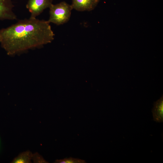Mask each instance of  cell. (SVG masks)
Segmentation results:
<instances>
[{
	"mask_svg": "<svg viewBox=\"0 0 163 163\" xmlns=\"http://www.w3.org/2000/svg\"><path fill=\"white\" fill-rule=\"evenodd\" d=\"M55 163H85L86 162L84 160L77 158L69 157L62 159H57Z\"/></svg>",
	"mask_w": 163,
	"mask_h": 163,
	"instance_id": "8",
	"label": "cell"
},
{
	"mask_svg": "<svg viewBox=\"0 0 163 163\" xmlns=\"http://www.w3.org/2000/svg\"><path fill=\"white\" fill-rule=\"evenodd\" d=\"M11 0H0V20H16Z\"/></svg>",
	"mask_w": 163,
	"mask_h": 163,
	"instance_id": "4",
	"label": "cell"
},
{
	"mask_svg": "<svg viewBox=\"0 0 163 163\" xmlns=\"http://www.w3.org/2000/svg\"><path fill=\"white\" fill-rule=\"evenodd\" d=\"M32 159L34 163H47L43 157L38 153L33 154Z\"/></svg>",
	"mask_w": 163,
	"mask_h": 163,
	"instance_id": "9",
	"label": "cell"
},
{
	"mask_svg": "<svg viewBox=\"0 0 163 163\" xmlns=\"http://www.w3.org/2000/svg\"><path fill=\"white\" fill-rule=\"evenodd\" d=\"M33 154L29 151L22 152L18 156L15 158L11 163H31Z\"/></svg>",
	"mask_w": 163,
	"mask_h": 163,
	"instance_id": "7",
	"label": "cell"
},
{
	"mask_svg": "<svg viewBox=\"0 0 163 163\" xmlns=\"http://www.w3.org/2000/svg\"><path fill=\"white\" fill-rule=\"evenodd\" d=\"M50 17L48 21L57 25L66 23L69 20L73 9L71 5L64 1L53 5L49 7Z\"/></svg>",
	"mask_w": 163,
	"mask_h": 163,
	"instance_id": "2",
	"label": "cell"
},
{
	"mask_svg": "<svg viewBox=\"0 0 163 163\" xmlns=\"http://www.w3.org/2000/svg\"><path fill=\"white\" fill-rule=\"evenodd\" d=\"M153 120L157 122H163V96L154 102L152 109Z\"/></svg>",
	"mask_w": 163,
	"mask_h": 163,
	"instance_id": "6",
	"label": "cell"
},
{
	"mask_svg": "<svg viewBox=\"0 0 163 163\" xmlns=\"http://www.w3.org/2000/svg\"><path fill=\"white\" fill-rule=\"evenodd\" d=\"M55 34L47 21L30 17L0 30V43L7 54L14 56L51 42Z\"/></svg>",
	"mask_w": 163,
	"mask_h": 163,
	"instance_id": "1",
	"label": "cell"
},
{
	"mask_svg": "<svg viewBox=\"0 0 163 163\" xmlns=\"http://www.w3.org/2000/svg\"><path fill=\"white\" fill-rule=\"evenodd\" d=\"M100 0H72L71 5L73 8L78 11H90L97 6Z\"/></svg>",
	"mask_w": 163,
	"mask_h": 163,
	"instance_id": "5",
	"label": "cell"
},
{
	"mask_svg": "<svg viewBox=\"0 0 163 163\" xmlns=\"http://www.w3.org/2000/svg\"><path fill=\"white\" fill-rule=\"evenodd\" d=\"M53 0H28L26 8L30 13V18H35L43 11L49 8L52 4Z\"/></svg>",
	"mask_w": 163,
	"mask_h": 163,
	"instance_id": "3",
	"label": "cell"
}]
</instances>
